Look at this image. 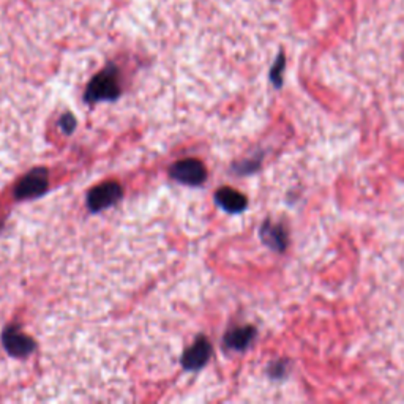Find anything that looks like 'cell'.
<instances>
[{
    "label": "cell",
    "mask_w": 404,
    "mask_h": 404,
    "mask_svg": "<svg viewBox=\"0 0 404 404\" xmlns=\"http://www.w3.org/2000/svg\"><path fill=\"white\" fill-rule=\"evenodd\" d=\"M261 235H262L264 242L269 245V247L275 248V250H283L285 248L286 234L280 226H272V225H269V223H267V225H264V228L261 230Z\"/></svg>",
    "instance_id": "cell-9"
},
{
    "label": "cell",
    "mask_w": 404,
    "mask_h": 404,
    "mask_svg": "<svg viewBox=\"0 0 404 404\" xmlns=\"http://www.w3.org/2000/svg\"><path fill=\"white\" fill-rule=\"evenodd\" d=\"M122 198V188L119 184L107 182L92 188L87 194V206L92 212H101L114 206Z\"/></svg>",
    "instance_id": "cell-4"
},
{
    "label": "cell",
    "mask_w": 404,
    "mask_h": 404,
    "mask_svg": "<svg viewBox=\"0 0 404 404\" xmlns=\"http://www.w3.org/2000/svg\"><path fill=\"white\" fill-rule=\"evenodd\" d=\"M2 341H4V348L11 357L24 358L27 356H31V354L35 351V341L32 338L21 334V331L14 327L5 329L2 335Z\"/></svg>",
    "instance_id": "cell-5"
},
{
    "label": "cell",
    "mask_w": 404,
    "mask_h": 404,
    "mask_svg": "<svg viewBox=\"0 0 404 404\" xmlns=\"http://www.w3.org/2000/svg\"><path fill=\"white\" fill-rule=\"evenodd\" d=\"M169 176L180 184L196 186L204 182L207 177V171L201 161L188 158V160L177 161L169 169Z\"/></svg>",
    "instance_id": "cell-3"
},
{
    "label": "cell",
    "mask_w": 404,
    "mask_h": 404,
    "mask_svg": "<svg viewBox=\"0 0 404 404\" xmlns=\"http://www.w3.org/2000/svg\"><path fill=\"white\" fill-rule=\"evenodd\" d=\"M120 95V85L117 78V68L107 67L101 73L92 79L85 90V101L87 103H98V101H114Z\"/></svg>",
    "instance_id": "cell-1"
},
{
    "label": "cell",
    "mask_w": 404,
    "mask_h": 404,
    "mask_svg": "<svg viewBox=\"0 0 404 404\" xmlns=\"http://www.w3.org/2000/svg\"><path fill=\"white\" fill-rule=\"evenodd\" d=\"M59 124H60L63 132L67 133V134H70V133H73V129L76 127V120H75V117L71 114H65L63 117L60 119Z\"/></svg>",
    "instance_id": "cell-10"
},
{
    "label": "cell",
    "mask_w": 404,
    "mask_h": 404,
    "mask_svg": "<svg viewBox=\"0 0 404 404\" xmlns=\"http://www.w3.org/2000/svg\"><path fill=\"white\" fill-rule=\"evenodd\" d=\"M48 190V171L43 168H37L28 172V174L18 184L14 190L16 199H33L45 194Z\"/></svg>",
    "instance_id": "cell-2"
},
{
    "label": "cell",
    "mask_w": 404,
    "mask_h": 404,
    "mask_svg": "<svg viewBox=\"0 0 404 404\" xmlns=\"http://www.w3.org/2000/svg\"><path fill=\"white\" fill-rule=\"evenodd\" d=\"M256 331L253 327H239V329H233L230 331H228L225 336V343L228 348L235 349V351H243L247 349L250 343L255 338Z\"/></svg>",
    "instance_id": "cell-8"
},
{
    "label": "cell",
    "mask_w": 404,
    "mask_h": 404,
    "mask_svg": "<svg viewBox=\"0 0 404 404\" xmlns=\"http://www.w3.org/2000/svg\"><path fill=\"white\" fill-rule=\"evenodd\" d=\"M212 354V346L206 336H199L190 349H186L182 357V366L185 370L194 371L206 366Z\"/></svg>",
    "instance_id": "cell-6"
},
{
    "label": "cell",
    "mask_w": 404,
    "mask_h": 404,
    "mask_svg": "<svg viewBox=\"0 0 404 404\" xmlns=\"http://www.w3.org/2000/svg\"><path fill=\"white\" fill-rule=\"evenodd\" d=\"M215 201L229 213H240L247 208V198L233 188H220L215 194Z\"/></svg>",
    "instance_id": "cell-7"
}]
</instances>
